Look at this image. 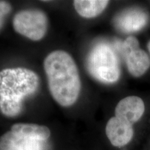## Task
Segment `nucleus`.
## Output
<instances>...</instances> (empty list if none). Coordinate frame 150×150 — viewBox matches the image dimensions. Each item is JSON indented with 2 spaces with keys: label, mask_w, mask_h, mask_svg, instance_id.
Wrapping results in <instances>:
<instances>
[{
  "label": "nucleus",
  "mask_w": 150,
  "mask_h": 150,
  "mask_svg": "<svg viewBox=\"0 0 150 150\" xmlns=\"http://www.w3.org/2000/svg\"><path fill=\"white\" fill-rule=\"evenodd\" d=\"M44 69L54 100L65 107L74 104L79 96L81 80L72 56L63 50L52 52L45 59Z\"/></svg>",
  "instance_id": "f257e3e1"
},
{
  "label": "nucleus",
  "mask_w": 150,
  "mask_h": 150,
  "mask_svg": "<svg viewBox=\"0 0 150 150\" xmlns=\"http://www.w3.org/2000/svg\"><path fill=\"white\" fill-rule=\"evenodd\" d=\"M40 80L36 73L23 67L0 71V110L13 117L20 113L23 100L37 91Z\"/></svg>",
  "instance_id": "f03ea898"
},
{
  "label": "nucleus",
  "mask_w": 150,
  "mask_h": 150,
  "mask_svg": "<svg viewBox=\"0 0 150 150\" xmlns=\"http://www.w3.org/2000/svg\"><path fill=\"white\" fill-rule=\"evenodd\" d=\"M86 65L90 74L102 83H112L119 79L120 71L117 56L106 43H99L92 49Z\"/></svg>",
  "instance_id": "7ed1b4c3"
},
{
  "label": "nucleus",
  "mask_w": 150,
  "mask_h": 150,
  "mask_svg": "<svg viewBox=\"0 0 150 150\" xmlns=\"http://www.w3.org/2000/svg\"><path fill=\"white\" fill-rule=\"evenodd\" d=\"M13 27L19 34L33 41H38L45 35L48 18L38 9H25L17 13L13 20Z\"/></svg>",
  "instance_id": "20e7f679"
},
{
  "label": "nucleus",
  "mask_w": 150,
  "mask_h": 150,
  "mask_svg": "<svg viewBox=\"0 0 150 150\" xmlns=\"http://www.w3.org/2000/svg\"><path fill=\"white\" fill-rule=\"evenodd\" d=\"M149 16L140 8H129L122 11L114 19V24L118 30L123 33H133L145 27Z\"/></svg>",
  "instance_id": "39448f33"
},
{
  "label": "nucleus",
  "mask_w": 150,
  "mask_h": 150,
  "mask_svg": "<svg viewBox=\"0 0 150 150\" xmlns=\"http://www.w3.org/2000/svg\"><path fill=\"white\" fill-rule=\"evenodd\" d=\"M106 134L112 145L120 147L130 142L134 131L131 124L115 116L108 120L106 126Z\"/></svg>",
  "instance_id": "423d86ee"
},
{
  "label": "nucleus",
  "mask_w": 150,
  "mask_h": 150,
  "mask_svg": "<svg viewBox=\"0 0 150 150\" xmlns=\"http://www.w3.org/2000/svg\"><path fill=\"white\" fill-rule=\"evenodd\" d=\"M0 150H48L47 141L24 138L11 130L0 137Z\"/></svg>",
  "instance_id": "0eeeda50"
},
{
  "label": "nucleus",
  "mask_w": 150,
  "mask_h": 150,
  "mask_svg": "<svg viewBox=\"0 0 150 150\" xmlns=\"http://www.w3.org/2000/svg\"><path fill=\"white\" fill-rule=\"evenodd\" d=\"M145 110V104L140 97L129 96L120 101L115 107V117L133 125L141 118Z\"/></svg>",
  "instance_id": "6e6552de"
},
{
  "label": "nucleus",
  "mask_w": 150,
  "mask_h": 150,
  "mask_svg": "<svg viewBox=\"0 0 150 150\" xmlns=\"http://www.w3.org/2000/svg\"><path fill=\"white\" fill-rule=\"evenodd\" d=\"M11 131L18 136L41 141H47L51 136L47 127L37 124L16 123L11 127Z\"/></svg>",
  "instance_id": "1a4fd4ad"
},
{
  "label": "nucleus",
  "mask_w": 150,
  "mask_h": 150,
  "mask_svg": "<svg viewBox=\"0 0 150 150\" xmlns=\"http://www.w3.org/2000/svg\"><path fill=\"white\" fill-rule=\"evenodd\" d=\"M130 74L135 77L142 76L150 67V60L148 54L138 48L124 56Z\"/></svg>",
  "instance_id": "9d476101"
},
{
  "label": "nucleus",
  "mask_w": 150,
  "mask_h": 150,
  "mask_svg": "<svg viewBox=\"0 0 150 150\" xmlns=\"http://www.w3.org/2000/svg\"><path fill=\"white\" fill-rule=\"evenodd\" d=\"M108 3L106 0H75L74 6L80 16L93 18L102 13Z\"/></svg>",
  "instance_id": "9b49d317"
},
{
  "label": "nucleus",
  "mask_w": 150,
  "mask_h": 150,
  "mask_svg": "<svg viewBox=\"0 0 150 150\" xmlns=\"http://www.w3.org/2000/svg\"><path fill=\"white\" fill-rule=\"evenodd\" d=\"M138 48H139V42L138 39L134 36H129L124 41L122 45V53L123 56H125Z\"/></svg>",
  "instance_id": "f8f14e48"
},
{
  "label": "nucleus",
  "mask_w": 150,
  "mask_h": 150,
  "mask_svg": "<svg viewBox=\"0 0 150 150\" xmlns=\"http://www.w3.org/2000/svg\"><path fill=\"white\" fill-rule=\"evenodd\" d=\"M12 7L10 3L6 1L0 0V30L3 27L6 17L11 12Z\"/></svg>",
  "instance_id": "ddd939ff"
},
{
  "label": "nucleus",
  "mask_w": 150,
  "mask_h": 150,
  "mask_svg": "<svg viewBox=\"0 0 150 150\" xmlns=\"http://www.w3.org/2000/svg\"><path fill=\"white\" fill-rule=\"evenodd\" d=\"M147 48H148V50H149V54H150V40L148 42V44H147Z\"/></svg>",
  "instance_id": "4468645a"
}]
</instances>
